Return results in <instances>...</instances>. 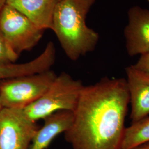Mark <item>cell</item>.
Masks as SVG:
<instances>
[{"mask_svg": "<svg viewBox=\"0 0 149 149\" xmlns=\"http://www.w3.org/2000/svg\"><path fill=\"white\" fill-rule=\"evenodd\" d=\"M129 104L125 79L84 86L66 141L72 149H121Z\"/></svg>", "mask_w": 149, "mask_h": 149, "instance_id": "obj_1", "label": "cell"}, {"mask_svg": "<svg viewBox=\"0 0 149 149\" xmlns=\"http://www.w3.org/2000/svg\"><path fill=\"white\" fill-rule=\"evenodd\" d=\"M96 0H58L54 12L52 29L69 59L76 61L93 52L99 34L86 19Z\"/></svg>", "mask_w": 149, "mask_h": 149, "instance_id": "obj_2", "label": "cell"}, {"mask_svg": "<svg viewBox=\"0 0 149 149\" xmlns=\"http://www.w3.org/2000/svg\"><path fill=\"white\" fill-rule=\"evenodd\" d=\"M84 87L81 81L74 79L66 72L57 75L42 96L23 109L26 116L36 122L61 111L74 112Z\"/></svg>", "mask_w": 149, "mask_h": 149, "instance_id": "obj_3", "label": "cell"}, {"mask_svg": "<svg viewBox=\"0 0 149 149\" xmlns=\"http://www.w3.org/2000/svg\"><path fill=\"white\" fill-rule=\"evenodd\" d=\"M58 74L51 69L42 72L0 81L3 108L23 109L48 90Z\"/></svg>", "mask_w": 149, "mask_h": 149, "instance_id": "obj_4", "label": "cell"}, {"mask_svg": "<svg viewBox=\"0 0 149 149\" xmlns=\"http://www.w3.org/2000/svg\"><path fill=\"white\" fill-rule=\"evenodd\" d=\"M0 31L12 50L19 56L39 43L44 30L19 11L6 5L0 11Z\"/></svg>", "mask_w": 149, "mask_h": 149, "instance_id": "obj_5", "label": "cell"}, {"mask_svg": "<svg viewBox=\"0 0 149 149\" xmlns=\"http://www.w3.org/2000/svg\"><path fill=\"white\" fill-rule=\"evenodd\" d=\"M23 109L0 110V149H29L38 129Z\"/></svg>", "mask_w": 149, "mask_h": 149, "instance_id": "obj_6", "label": "cell"}, {"mask_svg": "<svg viewBox=\"0 0 149 149\" xmlns=\"http://www.w3.org/2000/svg\"><path fill=\"white\" fill-rule=\"evenodd\" d=\"M128 23L124 29L125 45L130 56L149 52V11L139 6L128 12Z\"/></svg>", "mask_w": 149, "mask_h": 149, "instance_id": "obj_7", "label": "cell"}, {"mask_svg": "<svg viewBox=\"0 0 149 149\" xmlns=\"http://www.w3.org/2000/svg\"><path fill=\"white\" fill-rule=\"evenodd\" d=\"M125 72L133 123L149 116V75L136 69L133 65L127 67Z\"/></svg>", "mask_w": 149, "mask_h": 149, "instance_id": "obj_8", "label": "cell"}, {"mask_svg": "<svg viewBox=\"0 0 149 149\" xmlns=\"http://www.w3.org/2000/svg\"><path fill=\"white\" fill-rule=\"evenodd\" d=\"M43 120L44 124L38 129L29 149H47L54 139L70 128L74 120V112H55Z\"/></svg>", "mask_w": 149, "mask_h": 149, "instance_id": "obj_9", "label": "cell"}, {"mask_svg": "<svg viewBox=\"0 0 149 149\" xmlns=\"http://www.w3.org/2000/svg\"><path fill=\"white\" fill-rule=\"evenodd\" d=\"M58 0H7L11 6L37 27L52 29L54 12Z\"/></svg>", "mask_w": 149, "mask_h": 149, "instance_id": "obj_10", "label": "cell"}, {"mask_svg": "<svg viewBox=\"0 0 149 149\" xmlns=\"http://www.w3.org/2000/svg\"><path fill=\"white\" fill-rule=\"evenodd\" d=\"M55 59L56 49L54 43L50 42L42 53L29 62L0 66V81L37 74L50 70L54 64Z\"/></svg>", "mask_w": 149, "mask_h": 149, "instance_id": "obj_11", "label": "cell"}, {"mask_svg": "<svg viewBox=\"0 0 149 149\" xmlns=\"http://www.w3.org/2000/svg\"><path fill=\"white\" fill-rule=\"evenodd\" d=\"M149 142V117H146L125 128L121 149L132 148Z\"/></svg>", "mask_w": 149, "mask_h": 149, "instance_id": "obj_12", "label": "cell"}, {"mask_svg": "<svg viewBox=\"0 0 149 149\" xmlns=\"http://www.w3.org/2000/svg\"><path fill=\"white\" fill-rule=\"evenodd\" d=\"M19 56L12 50L0 31V66L16 63Z\"/></svg>", "mask_w": 149, "mask_h": 149, "instance_id": "obj_13", "label": "cell"}, {"mask_svg": "<svg viewBox=\"0 0 149 149\" xmlns=\"http://www.w3.org/2000/svg\"><path fill=\"white\" fill-rule=\"evenodd\" d=\"M134 66L139 71L149 75V52L141 55Z\"/></svg>", "mask_w": 149, "mask_h": 149, "instance_id": "obj_14", "label": "cell"}, {"mask_svg": "<svg viewBox=\"0 0 149 149\" xmlns=\"http://www.w3.org/2000/svg\"><path fill=\"white\" fill-rule=\"evenodd\" d=\"M129 149H149V142L139 145Z\"/></svg>", "mask_w": 149, "mask_h": 149, "instance_id": "obj_15", "label": "cell"}, {"mask_svg": "<svg viewBox=\"0 0 149 149\" xmlns=\"http://www.w3.org/2000/svg\"><path fill=\"white\" fill-rule=\"evenodd\" d=\"M7 0H0V11L2 10L3 7L6 5Z\"/></svg>", "mask_w": 149, "mask_h": 149, "instance_id": "obj_16", "label": "cell"}, {"mask_svg": "<svg viewBox=\"0 0 149 149\" xmlns=\"http://www.w3.org/2000/svg\"><path fill=\"white\" fill-rule=\"evenodd\" d=\"M2 103H1V98H0V110L2 108Z\"/></svg>", "mask_w": 149, "mask_h": 149, "instance_id": "obj_17", "label": "cell"}, {"mask_svg": "<svg viewBox=\"0 0 149 149\" xmlns=\"http://www.w3.org/2000/svg\"><path fill=\"white\" fill-rule=\"evenodd\" d=\"M148 1H149V0H148Z\"/></svg>", "mask_w": 149, "mask_h": 149, "instance_id": "obj_18", "label": "cell"}]
</instances>
